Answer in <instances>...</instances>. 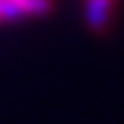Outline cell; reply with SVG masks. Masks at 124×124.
I'll list each match as a JSON object with an SVG mask.
<instances>
[{
  "instance_id": "1",
  "label": "cell",
  "mask_w": 124,
  "mask_h": 124,
  "mask_svg": "<svg viewBox=\"0 0 124 124\" xmlns=\"http://www.w3.org/2000/svg\"><path fill=\"white\" fill-rule=\"evenodd\" d=\"M119 0H82V15L92 32H107L117 20Z\"/></svg>"
}]
</instances>
